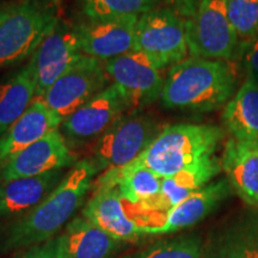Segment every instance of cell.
<instances>
[{"mask_svg":"<svg viewBox=\"0 0 258 258\" xmlns=\"http://www.w3.org/2000/svg\"><path fill=\"white\" fill-rule=\"evenodd\" d=\"M62 120L43 99H35L8 132L0 138V171L25 148L56 131Z\"/></svg>","mask_w":258,"mask_h":258,"instance_id":"16","label":"cell"},{"mask_svg":"<svg viewBox=\"0 0 258 258\" xmlns=\"http://www.w3.org/2000/svg\"><path fill=\"white\" fill-rule=\"evenodd\" d=\"M225 4L239 44L258 34V0H225Z\"/></svg>","mask_w":258,"mask_h":258,"instance_id":"27","label":"cell"},{"mask_svg":"<svg viewBox=\"0 0 258 258\" xmlns=\"http://www.w3.org/2000/svg\"><path fill=\"white\" fill-rule=\"evenodd\" d=\"M163 178L135 159L128 165L104 171L97 179L96 189L116 188L125 203L138 206L156 198Z\"/></svg>","mask_w":258,"mask_h":258,"instance_id":"20","label":"cell"},{"mask_svg":"<svg viewBox=\"0 0 258 258\" xmlns=\"http://www.w3.org/2000/svg\"><path fill=\"white\" fill-rule=\"evenodd\" d=\"M129 110L121 90L110 84L91 101L80 106L61 123L63 138L70 144H84L99 138Z\"/></svg>","mask_w":258,"mask_h":258,"instance_id":"11","label":"cell"},{"mask_svg":"<svg viewBox=\"0 0 258 258\" xmlns=\"http://www.w3.org/2000/svg\"><path fill=\"white\" fill-rule=\"evenodd\" d=\"M109 80L104 61L83 54L42 99L63 121L108 88Z\"/></svg>","mask_w":258,"mask_h":258,"instance_id":"8","label":"cell"},{"mask_svg":"<svg viewBox=\"0 0 258 258\" xmlns=\"http://www.w3.org/2000/svg\"><path fill=\"white\" fill-rule=\"evenodd\" d=\"M83 217L122 243L138 240L143 234L128 214L123 199L116 188L96 189L83 209Z\"/></svg>","mask_w":258,"mask_h":258,"instance_id":"18","label":"cell"},{"mask_svg":"<svg viewBox=\"0 0 258 258\" xmlns=\"http://www.w3.org/2000/svg\"><path fill=\"white\" fill-rule=\"evenodd\" d=\"M186 40L192 57L228 61L235 55L239 38L225 0H200L192 16L186 18Z\"/></svg>","mask_w":258,"mask_h":258,"instance_id":"6","label":"cell"},{"mask_svg":"<svg viewBox=\"0 0 258 258\" xmlns=\"http://www.w3.org/2000/svg\"><path fill=\"white\" fill-rule=\"evenodd\" d=\"M222 122L235 140L258 143V82L246 77L225 105Z\"/></svg>","mask_w":258,"mask_h":258,"instance_id":"23","label":"cell"},{"mask_svg":"<svg viewBox=\"0 0 258 258\" xmlns=\"http://www.w3.org/2000/svg\"><path fill=\"white\" fill-rule=\"evenodd\" d=\"M62 170L0 182V219H17L32 211L62 180Z\"/></svg>","mask_w":258,"mask_h":258,"instance_id":"17","label":"cell"},{"mask_svg":"<svg viewBox=\"0 0 258 258\" xmlns=\"http://www.w3.org/2000/svg\"><path fill=\"white\" fill-rule=\"evenodd\" d=\"M16 2H17V0H15V2L5 3V4H0V25H2L3 22L9 17L10 14L12 12V10L15 9Z\"/></svg>","mask_w":258,"mask_h":258,"instance_id":"31","label":"cell"},{"mask_svg":"<svg viewBox=\"0 0 258 258\" xmlns=\"http://www.w3.org/2000/svg\"><path fill=\"white\" fill-rule=\"evenodd\" d=\"M202 258H258V212L226 230Z\"/></svg>","mask_w":258,"mask_h":258,"instance_id":"24","label":"cell"},{"mask_svg":"<svg viewBox=\"0 0 258 258\" xmlns=\"http://www.w3.org/2000/svg\"><path fill=\"white\" fill-rule=\"evenodd\" d=\"M240 44L239 53L246 70L247 78L258 82V34Z\"/></svg>","mask_w":258,"mask_h":258,"instance_id":"28","label":"cell"},{"mask_svg":"<svg viewBox=\"0 0 258 258\" xmlns=\"http://www.w3.org/2000/svg\"><path fill=\"white\" fill-rule=\"evenodd\" d=\"M202 254L201 238L198 235H182L159 240L123 258H202Z\"/></svg>","mask_w":258,"mask_h":258,"instance_id":"26","label":"cell"},{"mask_svg":"<svg viewBox=\"0 0 258 258\" xmlns=\"http://www.w3.org/2000/svg\"><path fill=\"white\" fill-rule=\"evenodd\" d=\"M134 50L146 54L161 69L185 60L189 53L186 17L171 6L141 15L135 30Z\"/></svg>","mask_w":258,"mask_h":258,"instance_id":"5","label":"cell"},{"mask_svg":"<svg viewBox=\"0 0 258 258\" xmlns=\"http://www.w3.org/2000/svg\"><path fill=\"white\" fill-rule=\"evenodd\" d=\"M235 73L227 61L189 57L171 67L160 99L169 109L212 111L233 97Z\"/></svg>","mask_w":258,"mask_h":258,"instance_id":"2","label":"cell"},{"mask_svg":"<svg viewBox=\"0 0 258 258\" xmlns=\"http://www.w3.org/2000/svg\"><path fill=\"white\" fill-rule=\"evenodd\" d=\"M104 66L112 84L121 90L132 112L160 98L165 84L161 73L164 69L146 54L131 51L104 61Z\"/></svg>","mask_w":258,"mask_h":258,"instance_id":"9","label":"cell"},{"mask_svg":"<svg viewBox=\"0 0 258 258\" xmlns=\"http://www.w3.org/2000/svg\"><path fill=\"white\" fill-rule=\"evenodd\" d=\"M163 0H80L84 19L140 17L159 8Z\"/></svg>","mask_w":258,"mask_h":258,"instance_id":"25","label":"cell"},{"mask_svg":"<svg viewBox=\"0 0 258 258\" xmlns=\"http://www.w3.org/2000/svg\"><path fill=\"white\" fill-rule=\"evenodd\" d=\"M74 164L76 157L62 133L56 129L12 158L0 171V182L41 176Z\"/></svg>","mask_w":258,"mask_h":258,"instance_id":"14","label":"cell"},{"mask_svg":"<svg viewBox=\"0 0 258 258\" xmlns=\"http://www.w3.org/2000/svg\"><path fill=\"white\" fill-rule=\"evenodd\" d=\"M221 170V161L214 156L199 165L180 171L173 176L165 177L161 183L160 192L156 198L133 206L135 208L133 220L170 211L194 192L207 185L209 180L214 178Z\"/></svg>","mask_w":258,"mask_h":258,"instance_id":"15","label":"cell"},{"mask_svg":"<svg viewBox=\"0 0 258 258\" xmlns=\"http://www.w3.org/2000/svg\"><path fill=\"white\" fill-rule=\"evenodd\" d=\"M158 133L156 122L148 116L135 111L123 115L97 141L92 158L97 172L128 165L146 150Z\"/></svg>","mask_w":258,"mask_h":258,"instance_id":"7","label":"cell"},{"mask_svg":"<svg viewBox=\"0 0 258 258\" xmlns=\"http://www.w3.org/2000/svg\"><path fill=\"white\" fill-rule=\"evenodd\" d=\"M82 55L76 25L59 18L30 57L36 80V99L43 98L48 89Z\"/></svg>","mask_w":258,"mask_h":258,"instance_id":"10","label":"cell"},{"mask_svg":"<svg viewBox=\"0 0 258 258\" xmlns=\"http://www.w3.org/2000/svg\"><path fill=\"white\" fill-rule=\"evenodd\" d=\"M19 258H64L61 237H54L46 243L30 247Z\"/></svg>","mask_w":258,"mask_h":258,"instance_id":"29","label":"cell"},{"mask_svg":"<svg viewBox=\"0 0 258 258\" xmlns=\"http://www.w3.org/2000/svg\"><path fill=\"white\" fill-rule=\"evenodd\" d=\"M59 18L56 0H17L0 25V70L31 57Z\"/></svg>","mask_w":258,"mask_h":258,"instance_id":"4","label":"cell"},{"mask_svg":"<svg viewBox=\"0 0 258 258\" xmlns=\"http://www.w3.org/2000/svg\"><path fill=\"white\" fill-rule=\"evenodd\" d=\"M97 169L92 160L76 163L46 199L23 217L5 226L0 247L5 251L32 247L53 239L82 207Z\"/></svg>","mask_w":258,"mask_h":258,"instance_id":"1","label":"cell"},{"mask_svg":"<svg viewBox=\"0 0 258 258\" xmlns=\"http://www.w3.org/2000/svg\"><path fill=\"white\" fill-rule=\"evenodd\" d=\"M232 191L227 178L203 186L176 207L161 214L135 220L143 234L173 233L198 224Z\"/></svg>","mask_w":258,"mask_h":258,"instance_id":"12","label":"cell"},{"mask_svg":"<svg viewBox=\"0 0 258 258\" xmlns=\"http://www.w3.org/2000/svg\"><path fill=\"white\" fill-rule=\"evenodd\" d=\"M171 8L176 9L179 14L189 18L195 12L200 0H165Z\"/></svg>","mask_w":258,"mask_h":258,"instance_id":"30","label":"cell"},{"mask_svg":"<svg viewBox=\"0 0 258 258\" xmlns=\"http://www.w3.org/2000/svg\"><path fill=\"white\" fill-rule=\"evenodd\" d=\"M139 17L84 19L76 25L80 51L101 61H108L134 51Z\"/></svg>","mask_w":258,"mask_h":258,"instance_id":"13","label":"cell"},{"mask_svg":"<svg viewBox=\"0 0 258 258\" xmlns=\"http://www.w3.org/2000/svg\"><path fill=\"white\" fill-rule=\"evenodd\" d=\"M34 97L36 80L31 60L0 79V138L28 110Z\"/></svg>","mask_w":258,"mask_h":258,"instance_id":"22","label":"cell"},{"mask_svg":"<svg viewBox=\"0 0 258 258\" xmlns=\"http://www.w3.org/2000/svg\"><path fill=\"white\" fill-rule=\"evenodd\" d=\"M225 131L213 124L180 123L164 128L137 158L161 178L214 157Z\"/></svg>","mask_w":258,"mask_h":258,"instance_id":"3","label":"cell"},{"mask_svg":"<svg viewBox=\"0 0 258 258\" xmlns=\"http://www.w3.org/2000/svg\"><path fill=\"white\" fill-rule=\"evenodd\" d=\"M220 161L232 189L246 205L258 208V143L232 138Z\"/></svg>","mask_w":258,"mask_h":258,"instance_id":"19","label":"cell"},{"mask_svg":"<svg viewBox=\"0 0 258 258\" xmlns=\"http://www.w3.org/2000/svg\"><path fill=\"white\" fill-rule=\"evenodd\" d=\"M60 237L64 258H111L123 244L83 215L71 220Z\"/></svg>","mask_w":258,"mask_h":258,"instance_id":"21","label":"cell"}]
</instances>
